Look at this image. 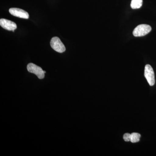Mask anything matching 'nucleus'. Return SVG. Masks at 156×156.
Segmentation results:
<instances>
[{"label": "nucleus", "mask_w": 156, "mask_h": 156, "mask_svg": "<svg viewBox=\"0 0 156 156\" xmlns=\"http://www.w3.org/2000/svg\"><path fill=\"white\" fill-rule=\"evenodd\" d=\"M151 30L150 26L147 24H140L137 26L133 30V34L134 37L144 36Z\"/></svg>", "instance_id": "nucleus-1"}, {"label": "nucleus", "mask_w": 156, "mask_h": 156, "mask_svg": "<svg viewBox=\"0 0 156 156\" xmlns=\"http://www.w3.org/2000/svg\"><path fill=\"white\" fill-rule=\"evenodd\" d=\"M50 46L53 50L59 53L66 51V48L63 43L58 37H53L50 41Z\"/></svg>", "instance_id": "nucleus-2"}, {"label": "nucleus", "mask_w": 156, "mask_h": 156, "mask_svg": "<svg viewBox=\"0 0 156 156\" xmlns=\"http://www.w3.org/2000/svg\"><path fill=\"white\" fill-rule=\"evenodd\" d=\"M144 76L150 86H153L154 85L155 83L154 73L152 67L150 65L147 64L145 66V69H144Z\"/></svg>", "instance_id": "nucleus-3"}, {"label": "nucleus", "mask_w": 156, "mask_h": 156, "mask_svg": "<svg viewBox=\"0 0 156 156\" xmlns=\"http://www.w3.org/2000/svg\"><path fill=\"white\" fill-rule=\"evenodd\" d=\"M27 69L29 72L34 74L39 79H43L44 78V71L40 66L33 63H29L27 66Z\"/></svg>", "instance_id": "nucleus-4"}, {"label": "nucleus", "mask_w": 156, "mask_h": 156, "mask_svg": "<svg viewBox=\"0 0 156 156\" xmlns=\"http://www.w3.org/2000/svg\"><path fill=\"white\" fill-rule=\"evenodd\" d=\"M9 11L11 15L19 18L27 19L29 17L28 13L22 9L17 8H11L9 9Z\"/></svg>", "instance_id": "nucleus-5"}, {"label": "nucleus", "mask_w": 156, "mask_h": 156, "mask_svg": "<svg viewBox=\"0 0 156 156\" xmlns=\"http://www.w3.org/2000/svg\"><path fill=\"white\" fill-rule=\"evenodd\" d=\"M0 25L5 29L13 32H14L17 27V25L14 22L3 18L0 20Z\"/></svg>", "instance_id": "nucleus-6"}, {"label": "nucleus", "mask_w": 156, "mask_h": 156, "mask_svg": "<svg viewBox=\"0 0 156 156\" xmlns=\"http://www.w3.org/2000/svg\"><path fill=\"white\" fill-rule=\"evenodd\" d=\"M143 0H132L131 7L132 9H138L142 5Z\"/></svg>", "instance_id": "nucleus-7"}, {"label": "nucleus", "mask_w": 156, "mask_h": 156, "mask_svg": "<svg viewBox=\"0 0 156 156\" xmlns=\"http://www.w3.org/2000/svg\"><path fill=\"white\" fill-rule=\"evenodd\" d=\"M140 134L137 133H133L131 134V136H130V141L135 143L139 141L140 139Z\"/></svg>", "instance_id": "nucleus-8"}, {"label": "nucleus", "mask_w": 156, "mask_h": 156, "mask_svg": "<svg viewBox=\"0 0 156 156\" xmlns=\"http://www.w3.org/2000/svg\"><path fill=\"white\" fill-rule=\"evenodd\" d=\"M130 136H131V134L129 133H126L123 136V139L126 142H128L130 141Z\"/></svg>", "instance_id": "nucleus-9"}, {"label": "nucleus", "mask_w": 156, "mask_h": 156, "mask_svg": "<svg viewBox=\"0 0 156 156\" xmlns=\"http://www.w3.org/2000/svg\"><path fill=\"white\" fill-rule=\"evenodd\" d=\"M44 73H46V71H44Z\"/></svg>", "instance_id": "nucleus-10"}]
</instances>
